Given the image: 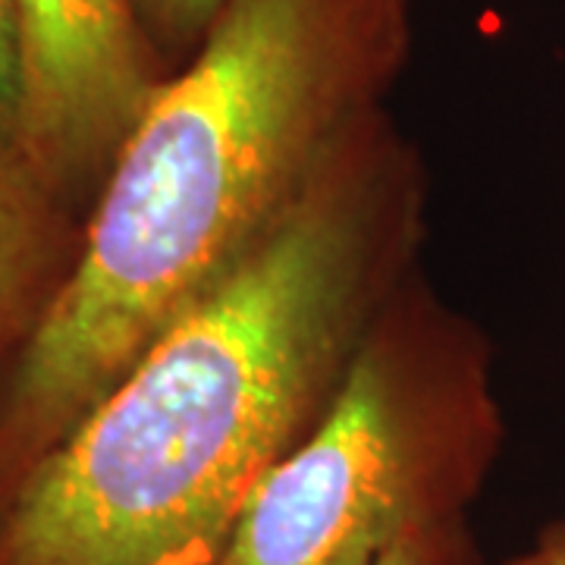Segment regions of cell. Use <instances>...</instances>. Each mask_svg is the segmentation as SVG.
<instances>
[{
	"mask_svg": "<svg viewBox=\"0 0 565 565\" xmlns=\"http://www.w3.org/2000/svg\"><path fill=\"white\" fill-rule=\"evenodd\" d=\"M408 0H230L114 158L0 399V505L148 345L377 122Z\"/></svg>",
	"mask_w": 565,
	"mask_h": 565,
	"instance_id": "obj_1",
	"label": "cell"
},
{
	"mask_svg": "<svg viewBox=\"0 0 565 565\" xmlns=\"http://www.w3.org/2000/svg\"><path fill=\"white\" fill-rule=\"evenodd\" d=\"M76 252L61 195L29 167H0V371L20 364Z\"/></svg>",
	"mask_w": 565,
	"mask_h": 565,
	"instance_id": "obj_5",
	"label": "cell"
},
{
	"mask_svg": "<svg viewBox=\"0 0 565 565\" xmlns=\"http://www.w3.org/2000/svg\"><path fill=\"white\" fill-rule=\"evenodd\" d=\"M381 565H478V553L462 522H452L408 537Z\"/></svg>",
	"mask_w": 565,
	"mask_h": 565,
	"instance_id": "obj_8",
	"label": "cell"
},
{
	"mask_svg": "<svg viewBox=\"0 0 565 565\" xmlns=\"http://www.w3.org/2000/svg\"><path fill=\"white\" fill-rule=\"evenodd\" d=\"M0 167H29L25 54H22V22L17 0H0Z\"/></svg>",
	"mask_w": 565,
	"mask_h": 565,
	"instance_id": "obj_6",
	"label": "cell"
},
{
	"mask_svg": "<svg viewBox=\"0 0 565 565\" xmlns=\"http://www.w3.org/2000/svg\"><path fill=\"white\" fill-rule=\"evenodd\" d=\"M377 122L25 471L0 565H223L362 343L390 223Z\"/></svg>",
	"mask_w": 565,
	"mask_h": 565,
	"instance_id": "obj_2",
	"label": "cell"
},
{
	"mask_svg": "<svg viewBox=\"0 0 565 565\" xmlns=\"http://www.w3.org/2000/svg\"><path fill=\"white\" fill-rule=\"evenodd\" d=\"M25 158L63 202L107 177L163 76L129 0H17Z\"/></svg>",
	"mask_w": 565,
	"mask_h": 565,
	"instance_id": "obj_4",
	"label": "cell"
},
{
	"mask_svg": "<svg viewBox=\"0 0 565 565\" xmlns=\"http://www.w3.org/2000/svg\"><path fill=\"white\" fill-rule=\"evenodd\" d=\"M405 330H371L318 427L255 490L223 565H381L462 522L497 449L484 371L437 374Z\"/></svg>",
	"mask_w": 565,
	"mask_h": 565,
	"instance_id": "obj_3",
	"label": "cell"
},
{
	"mask_svg": "<svg viewBox=\"0 0 565 565\" xmlns=\"http://www.w3.org/2000/svg\"><path fill=\"white\" fill-rule=\"evenodd\" d=\"M505 565H565V522L546 527L537 544Z\"/></svg>",
	"mask_w": 565,
	"mask_h": 565,
	"instance_id": "obj_9",
	"label": "cell"
},
{
	"mask_svg": "<svg viewBox=\"0 0 565 565\" xmlns=\"http://www.w3.org/2000/svg\"><path fill=\"white\" fill-rule=\"evenodd\" d=\"M154 51H189L204 41L230 0H129Z\"/></svg>",
	"mask_w": 565,
	"mask_h": 565,
	"instance_id": "obj_7",
	"label": "cell"
}]
</instances>
